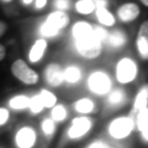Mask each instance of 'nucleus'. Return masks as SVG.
Instances as JSON below:
<instances>
[{"label": "nucleus", "instance_id": "nucleus-26", "mask_svg": "<svg viewBox=\"0 0 148 148\" xmlns=\"http://www.w3.org/2000/svg\"><path fill=\"white\" fill-rule=\"evenodd\" d=\"M42 128H43V132L45 133L47 136H49L55 131V124H54V122L52 120H48L47 119V120H45V121L43 122Z\"/></svg>", "mask_w": 148, "mask_h": 148}, {"label": "nucleus", "instance_id": "nucleus-39", "mask_svg": "<svg viewBox=\"0 0 148 148\" xmlns=\"http://www.w3.org/2000/svg\"><path fill=\"white\" fill-rule=\"evenodd\" d=\"M90 1H93L95 2V1H99V0H90Z\"/></svg>", "mask_w": 148, "mask_h": 148}, {"label": "nucleus", "instance_id": "nucleus-12", "mask_svg": "<svg viewBox=\"0 0 148 148\" xmlns=\"http://www.w3.org/2000/svg\"><path fill=\"white\" fill-rule=\"evenodd\" d=\"M46 49V42L44 40H37L35 44L32 46L30 52V60L32 63H36L42 58L44 52Z\"/></svg>", "mask_w": 148, "mask_h": 148}, {"label": "nucleus", "instance_id": "nucleus-25", "mask_svg": "<svg viewBox=\"0 0 148 148\" xmlns=\"http://www.w3.org/2000/svg\"><path fill=\"white\" fill-rule=\"evenodd\" d=\"M123 98H124V95H123V92H122L121 90H115V91H113L112 92V95H110V98H109V101H110V103L111 104H120L122 101H123Z\"/></svg>", "mask_w": 148, "mask_h": 148}, {"label": "nucleus", "instance_id": "nucleus-18", "mask_svg": "<svg viewBox=\"0 0 148 148\" xmlns=\"http://www.w3.org/2000/svg\"><path fill=\"white\" fill-rule=\"evenodd\" d=\"M93 102L89 99H81L76 103V110L80 113H90L93 110Z\"/></svg>", "mask_w": 148, "mask_h": 148}, {"label": "nucleus", "instance_id": "nucleus-3", "mask_svg": "<svg viewBox=\"0 0 148 148\" xmlns=\"http://www.w3.org/2000/svg\"><path fill=\"white\" fill-rule=\"evenodd\" d=\"M136 73H137L136 65L131 59L124 58L117 64L116 77L117 80L122 84H127L132 81L136 77Z\"/></svg>", "mask_w": 148, "mask_h": 148}, {"label": "nucleus", "instance_id": "nucleus-38", "mask_svg": "<svg viewBox=\"0 0 148 148\" xmlns=\"http://www.w3.org/2000/svg\"><path fill=\"white\" fill-rule=\"evenodd\" d=\"M2 1H5V2H10V1H12V0H2Z\"/></svg>", "mask_w": 148, "mask_h": 148}, {"label": "nucleus", "instance_id": "nucleus-14", "mask_svg": "<svg viewBox=\"0 0 148 148\" xmlns=\"http://www.w3.org/2000/svg\"><path fill=\"white\" fill-rule=\"evenodd\" d=\"M97 16H98L99 21H100L102 24H104V25L111 27V25L114 24V22H115L114 16H112L106 8H98V9H97Z\"/></svg>", "mask_w": 148, "mask_h": 148}, {"label": "nucleus", "instance_id": "nucleus-10", "mask_svg": "<svg viewBox=\"0 0 148 148\" xmlns=\"http://www.w3.org/2000/svg\"><path fill=\"white\" fill-rule=\"evenodd\" d=\"M117 14L123 22L134 21L139 16V8L135 3H125L117 10Z\"/></svg>", "mask_w": 148, "mask_h": 148}, {"label": "nucleus", "instance_id": "nucleus-15", "mask_svg": "<svg viewBox=\"0 0 148 148\" xmlns=\"http://www.w3.org/2000/svg\"><path fill=\"white\" fill-rule=\"evenodd\" d=\"M30 106H31V99L27 98V97H24V95L14 97L10 101V106L12 109H16V110L24 109V108H30Z\"/></svg>", "mask_w": 148, "mask_h": 148}, {"label": "nucleus", "instance_id": "nucleus-16", "mask_svg": "<svg viewBox=\"0 0 148 148\" xmlns=\"http://www.w3.org/2000/svg\"><path fill=\"white\" fill-rule=\"evenodd\" d=\"M76 9L79 13L88 14L95 9V3L90 0H80L76 3Z\"/></svg>", "mask_w": 148, "mask_h": 148}, {"label": "nucleus", "instance_id": "nucleus-22", "mask_svg": "<svg viewBox=\"0 0 148 148\" xmlns=\"http://www.w3.org/2000/svg\"><path fill=\"white\" fill-rule=\"evenodd\" d=\"M137 48L140 56L144 59H148V38L143 36L137 37Z\"/></svg>", "mask_w": 148, "mask_h": 148}, {"label": "nucleus", "instance_id": "nucleus-32", "mask_svg": "<svg viewBox=\"0 0 148 148\" xmlns=\"http://www.w3.org/2000/svg\"><path fill=\"white\" fill-rule=\"evenodd\" d=\"M5 30H7V24L3 21H0V36L5 34Z\"/></svg>", "mask_w": 148, "mask_h": 148}, {"label": "nucleus", "instance_id": "nucleus-21", "mask_svg": "<svg viewBox=\"0 0 148 148\" xmlns=\"http://www.w3.org/2000/svg\"><path fill=\"white\" fill-rule=\"evenodd\" d=\"M137 126L142 132L148 128V108L138 112Z\"/></svg>", "mask_w": 148, "mask_h": 148}, {"label": "nucleus", "instance_id": "nucleus-5", "mask_svg": "<svg viewBox=\"0 0 148 148\" xmlns=\"http://www.w3.org/2000/svg\"><path fill=\"white\" fill-rule=\"evenodd\" d=\"M133 121L128 117L116 119L110 125V134L114 138H124L130 135L133 130Z\"/></svg>", "mask_w": 148, "mask_h": 148}, {"label": "nucleus", "instance_id": "nucleus-23", "mask_svg": "<svg viewBox=\"0 0 148 148\" xmlns=\"http://www.w3.org/2000/svg\"><path fill=\"white\" fill-rule=\"evenodd\" d=\"M66 115H67V113H66V110L63 106H56L52 111V116L55 121H63V120H65Z\"/></svg>", "mask_w": 148, "mask_h": 148}, {"label": "nucleus", "instance_id": "nucleus-34", "mask_svg": "<svg viewBox=\"0 0 148 148\" xmlns=\"http://www.w3.org/2000/svg\"><path fill=\"white\" fill-rule=\"evenodd\" d=\"M5 48L2 44H0V62L5 58Z\"/></svg>", "mask_w": 148, "mask_h": 148}, {"label": "nucleus", "instance_id": "nucleus-13", "mask_svg": "<svg viewBox=\"0 0 148 148\" xmlns=\"http://www.w3.org/2000/svg\"><path fill=\"white\" fill-rule=\"evenodd\" d=\"M148 103V88L145 87L143 89L139 91V93L136 97V100H135V104H134V110L136 111H142L144 109L147 108Z\"/></svg>", "mask_w": 148, "mask_h": 148}, {"label": "nucleus", "instance_id": "nucleus-2", "mask_svg": "<svg viewBox=\"0 0 148 148\" xmlns=\"http://www.w3.org/2000/svg\"><path fill=\"white\" fill-rule=\"evenodd\" d=\"M77 49L87 58H95L101 53V42L93 35L91 37L76 41Z\"/></svg>", "mask_w": 148, "mask_h": 148}, {"label": "nucleus", "instance_id": "nucleus-9", "mask_svg": "<svg viewBox=\"0 0 148 148\" xmlns=\"http://www.w3.org/2000/svg\"><path fill=\"white\" fill-rule=\"evenodd\" d=\"M45 23L53 30L58 32L60 29L65 27L69 23V16L63 11H56L48 16Z\"/></svg>", "mask_w": 148, "mask_h": 148}, {"label": "nucleus", "instance_id": "nucleus-20", "mask_svg": "<svg viewBox=\"0 0 148 148\" xmlns=\"http://www.w3.org/2000/svg\"><path fill=\"white\" fill-rule=\"evenodd\" d=\"M80 79V70L77 67H68L65 70V80L70 84L77 82Z\"/></svg>", "mask_w": 148, "mask_h": 148}, {"label": "nucleus", "instance_id": "nucleus-19", "mask_svg": "<svg viewBox=\"0 0 148 148\" xmlns=\"http://www.w3.org/2000/svg\"><path fill=\"white\" fill-rule=\"evenodd\" d=\"M40 95H41V99H42L43 106H45V108H52V106H55L56 97L52 92H49L47 90H42Z\"/></svg>", "mask_w": 148, "mask_h": 148}, {"label": "nucleus", "instance_id": "nucleus-1", "mask_svg": "<svg viewBox=\"0 0 148 148\" xmlns=\"http://www.w3.org/2000/svg\"><path fill=\"white\" fill-rule=\"evenodd\" d=\"M11 71L14 77L25 85H34L38 80V75L27 66L24 60L18 59L11 66Z\"/></svg>", "mask_w": 148, "mask_h": 148}, {"label": "nucleus", "instance_id": "nucleus-17", "mask_svg": "<svg viewBox=\"0 0 148 148\" xmlns=\"http://www.w3.org/2000/svg\"><path fill=\"white\" fill-rule=\"evenodd\" d=\"M109 42L114 47H120L126 42V36L122 31H114L109 36Z\"/></svg>", "mask_w": 148, "mask_h": 148}, {"label": "nucleus", "instance_id": "nucleus-29", "mask_svg": "<svg viewBox=\"0 0 148 148\" xmlns=\"http://www.w3.org/2000/svg\"><path fill=\"white\" fill-rule=\"evenodd\" d=\"M138 36H143L148 38V21H145L140 25V29H139V34Z\"/></svg>", "mask_w": 148, "mask_h": 148}, {"label": "nucleus", "instance_id": "nucleus-8", "mask_svg": "<svg viewBox=\"0 0 148 148\" xmlns=\"http://www.w3.org/2000/svg\"><path fill=\"white\" fill-rule=\"evenodd\" d=\"M16 140L19 148H31L35 143V133L30 127H24L18 132Z\"/></svg>", "mask_w": 148, "mask_h": 148}, {"label": "nucleus", "instance_id": "nucleus-37", "mask_svg": "<svg viewBox=\"0 0 148 148\" xmlns=\"http://www.w3.org/2000/svg\"><path fill=\"white\" fill-rule=\"evenodd\" d=\"M140 1H142L145 5H147V7H148V0H140Z\"/></svg>", "mask_w": 148, "mask_h": 148}, {"label": "nucleus", "instance_id": "nucleus-35", "mask_svg": "<svg viewBox=\"0 0 148 148\" xmlns=\"http://www.w3.org/2000/svg\"><path fill=\"white\" fill-rule=\"evenodd\" d=\"M106 0H99V1H97V3H95V5H97L98 8H106Z\"/></svg>", "mask_w": 148, "mask_h": 148}, {"label": "nucleus", "instance_id": "nucleus-24", "mask_svg": "<svg viewBox=\"0 0 148 148\" xmlns=\"http://www.w3.org/2000/svg\"><path fill=\"white\" fill-rule=\"evenodd\" d=\"M44 108L43 106L42 99H41V95H35L31 99V106H30V109L32 110L33 113H38V112L42 111V109Z\"/></svg>", "mask_w": 148, "mask_h": 148}, {"label": "nucleus", "instance_id": "nucleus-7", "mask_svg": "<svg viewBox=\"0 0 148 148\" xmlns=\"http://www.w3.org/2000/svg\"><path fill=\"white\" fill-rule=\"evenodd\" d=\"M91 127V122L87 117H77L73 122L68 135L70 138H79L84 136Z\"/></svg>", "mask_w": 148, "mask_h": 148}, {"label": "nucleus", "instance_id": "nucleus-28", "mask_svg": "<svg viewBox=\"0 0 148 148\" xmlns=\"http://www.w3.org/2000/svg\"><path fill=\"white\" fill-rule=\"evenodd\" d=\"M54 5L58 10H66L69 8V0H55Z\"/></svg>", "mask_w": 148, "mask_h": 148}, {"label": "nucleus", "instance_id": "nucleus-6", "mask_svg": "<svg viewBox=\"0 0 148 148\" xmlns=\"http://www.w3.org/2000/svg\"><path fill=\"white\" fill-rule=\"evenodd\" d=\"M45 78L51 86L57 87L65 80V71L57 64H51L45 70Z\"/></svg>", "mask_w": 148, "mask_h": 148}, {"label": "nucleus", "instance_id": "nucleus-4", "mask_svg": "<svg viewBox=\"0 0 148 148\" xmlns=\"http://www.w3.org/2000/svg\"><path fill=\"white\" fill-rule=\"evenodd\" d=\"M89 87L97 95H104L111 89V81L104 73L97 71L90 76Z\"/></svg>", "mask_w": 148, "mask_h": 148}, {"label": "nucleus", "instance_id": "nucleus-31", "mask_svg": "<svg viewBox=\"0 0 148 148\" xmlns=\"http://www.w3.org/2000/svg\"><path fill=\"white\" fill-rule=\"evenodd\" d=\"M88 148H108L104 143H102V142H95L93 144H91Z\"/></svg>", "mask_w": 148, "mask_h": 148}, {"label": "nucleus", "instance_id": "nucleus-11", "mask_svg": "<svg viewBox=\"0 0 148 148\" xmlns=\"http://www.w3.org/2000/svg\"><path fill=\"white\" fill-rule=\"evenodd\" d=\"M73 33H74V36L76 37V41L85 40L95 35L92 27L87 22H79L75 24V27H73Z\"/></svg>", "mask_w": 148, "mask_h": 148}, {"label": "nucleus", "instance_id": "nucleus-30", "mask_svg": "<svg viewBox=\"0 0 148 148\" xmlns=\"http://www.w3.org/2000/svg\"><path fill=\"white\" fill-rule=\"evenodd\" d=\"M8 117H9V112L5 109H0V125H3L8 121Z\"/></svg>", "mask_w": 148, "mask_h": 148}, {"label": "nucleus", "instance_id": "nucleus-36", "mask_svg": "<svg viewBox=\"0 0 148 148\" xmlns=\"http://www.w3.org/2000/svg\"><path fill=\"white\" fill-rule=\"evenodd\" d=\"M23 1V3H25V5H30L33 0H22Z\"/></svg>", "mask_w": 148, "mask_h": 148}, {"label": "nucleus", "instance_id": "nucleus-27", "mask_svg": "<svg viewBox=\"0 0 148 148\" xmlns=\"http://www.w3.org/2000/svg\"><path fill=\"white\" fill-rule=\"evenodd\" d=\"M93 34H95V36L99 40V41H104L106 37H108V32L104 30V29H102L100 27H95L93 29Z\"/></svg>", "mask_w": 148, "mask_h": 148}, {"label": "nucleus", "instance_id": "nucleus-33", "mask_svg": "<svg viewBox=\"0 0 148 148\" xmlns=\"http://www.w3.org/2000/svg\"><path fill=\"white\" fill-rule=\"evenodd\" d=\"M47 0H36V8L37 9H42L44 8V5H46Z\"/></svg>", "mask_w": 148, "mask_h": 148}]
</instances>
